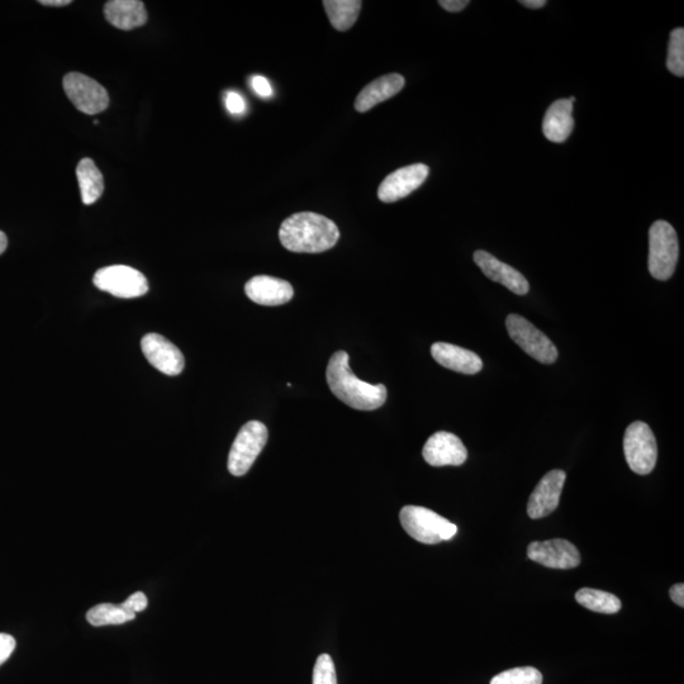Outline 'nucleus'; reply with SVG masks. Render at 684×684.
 <instances>
[{"label":"nucleus","mask_w":684,"mask_h":684,"mask_svg":"<svg viewBox=\"0 0 684 684\" xmlns=\"http://www.w3.org/2000/svg\"><path fill=\"white\" fill-rule=\"evenodd\" d=\"M565 479H567V474L558 469L551 470L541 478L527 503V515L532 520L543 519L557 510Z\"/></svg>","instance_id":"12"},{"label":"nucleus","mask_w":684,"mask_h":684,"mask_svg":"<svg viewBox=\"0 0 684 684\" xmlns=\"http://www.w3.org/2000/svg\"><path fill=\"white\" fill-rule=\"evenodd\" d=\"M527 557L551 569H573L581 564V554L570 541L554 539L548 541H532L527 548Z\"/></svg>","instance_id":"10"},{"label":"nucleus","mask_w":684,"mask_h":684,"mask_svg":"<svg viewBox=\"0 0 684 684\" xmlns=\"http://www.w3.org/2000/svg\"><path fill=\"white\" fill-rule=\"evenodd\" d=\"M399 520L407 534L422 544H439L441 541L453 539L458 532V526L453 522L425 507H403L399 513Z\"/></svg>","instance_id":"3"},{"label":"nucleus","mask_w":684,"mask_h":684,"mask_svg":"<svg viewBox=\"0 0 684 684\" xmlns=\"http://www.w3.org/2000/svg\"><path fill=\"white\" fill-rule=\"evenodd\" d=\"M141 349L147 361L159 372L170 377L183 372L185 360L182 351L164 336L147 334L141 341Z\"/></svg>","instance_id":"13"},{"label":"nucleus","mask_w":684,"mask_h":684,"mask_svg":"<svg viewBox=\"0 0 684 684\" xmlns=\"http://www.w3.org/2000/svg\"><path fill=\"white\" fill-rule=\"evenodd\" d=\"M95 287L123 299L139 298L149 292V283L139 270L126 265L99 269L93 279Z\"/></svg>","instance_id":"7"},{"label":"nucleus","mask_w":684,"mask_h":684,"mask_svg":"<svg viewBox=\"0 0 684 684\" xmlns=\"http://www.w3.org/2000/svg\"><path fill=\"white\" fill-rule=\"evenodd\" d=\"M669 596H671L672 601L674 603H676V605L683 607L684 606V584L683 583L674 584V586L671 588V591H669Z\"/></svg>","instance_id":"33"},{"label":"nucleus","mask_w":684,"mask_h":684,"mask_svg":"<svg viewBox=\"0 0 684 684\" xmlns=\"http://www.w3.org/2000/svg\"><path fill=\"white\" fill-rule=\"evenodd\" d=\"M63 84L66 95L80 112L95 116L108 108L109 95L106 88L89 76L70 73L64 76Z\"/></svg>","instance_id":"9"},{"label":"nucleus","mask_w":684,"mask_h":684,"mask_svg":"<svg viewBox=\"0 0 684 684\" xmlns=\"http://www.w3.org/2000/svg\"><path fill=\"white\" fill-rule=\"evenodd\" d=\"M87 619L90 625L101 627L107 625H122L128 621L136 619V615L131 614L121 605L113 603H102L88 611Z\"/></svg>","instance_id":"24"},{"label":"nucleus","mask_w":684,"mask_h":684,"mask_svg":"<svg viewBox=\"0 0 684 684\" xmlns=\"http://www.w3.org/2000/svg\"><path fill=\"white\" fill-rule=\"evenodd\" d=\"M82 201L87 206L98 201L102 197L104 190V180L101 170L97 168L94 161L89 158L80 160L76 168Z\"/></svg>","instance_id":"21"},{"label":"nucleus","mask_w":684,"mask_h":684,"mask_svg":"<svg viewBox=\"0 0 684 684\" xmlns=\"http://www.w3.org/2000/svg\"><path fill=\"white\" fill-rule=\"evenodd\" d=\"M520 4L531 9H538L546 6L545 0H521Z\"/></svg>","instance_id":"35"},{"label":"nucleus","mask_w":684,"mask_h":684,"mask_svg":"<svg viewBox=\"0 0 684 684\" xmlns=\"http://www.w3.org/2000/svg\"><path fill=\"white\" fill-rule=\"evenodd\" d=\"M491 684H543V674L532 667L513 668L497 674Z\"/></svg>","instance_id":"26"},{"label":"nucleus","mask_w":684,"mask_h":684,"mask_svg":"<svg viewBox=\"0 0 684 684\" xmlns=\"http://www.w3.org/2000/svg\"><path fill=\"white\" fill-rule=\"evenodd\" d=\"M406 80L399 74L380 76L370 83L358 95L355 101V109L360 113L368 112L378 106L379 103L388 101L394 95L401 92L405 87Z\"/></svg>","instance_id":"18"},{"label":"nucleus","mask_w":684,"mask_h":684,"mask_svg":"<svg viewBox=\"0 0 684 684\" xmlns=\"http://www.w3.org/2000/svg\"><path fill=\"white\" fill-rule=\"evenodd\" d=\"M8 246V239L6 234L4 232L0 231V255L4 253V251L7 250Z\"/></svg>","instance_id":"36"},{"label":"nucleus","mask_w":684,"mask_h":684,"mask_svg":"<svg viewBox=\"0 0 684 684\" xmlns=\"http://www.w3.org/2000/svg\"><path fill=\"white\" fill-rule=\"evenodd\" d=\"M576 601L587 610L598 614H617L621 610L619 597L612 593L600 591V589L582 588L576 593Z\"/></svg>","instance_id":"23"},{"label":"nucleus","mask_w":684,"mask_h":684,"mask_svg":"<svg viewBox=\"0 0 684 684\" xmlns=\"http://www.w3.org/2000/svg\"><path fill=\"white\" fill-rule=\"evenodd\" d=\"M474 263L481 268L482 272L488 279L493 282L500 283L506 287L508 291L517 294V296H525L530 291V284L519 270L512 268V266L502 263V261L494 258L493 255L487 251L478 250L474 253Z\"/></svg>","instance_id":"15"},{"label":"nucleus","mask_w":684,"mask_h":684,"mask_svg":"<svg viewBox=\"0 0 684 684\" xmlns=\"http://www.w3.org/2000/svg\"><path fill=\"white\" fill-rule=\"evenodd\" d=\"M363 3L360 0H325L323 7L337 31H348L355 25Z\"/></svg>","instance_id":"22"},{"label":"nucleus","mask_w":684,"mask_h":684,"mask_svg":"<svg viewBox=\"0 0 684 684\" xmlns=\"http://www.w3.org/2000/svg\"><path fill=\"white\" fill-rule=\"evenodd\" d=\"M251 83V88L254 89V92L260 97L263 98H269L272 97L273 95V88L272 85H270L269 80L264 78V76L261 75H255L253 78L250 80Z\"/></svg>","instance_id":"30"},{"label":"nucleus","mask_w":684,"mask_h":684,"mask_svg":"<svg viewBox=\"0 0 684 684\" xmlns=\"http://www.w3.org/2000/svg\"><path fill=\"white\" fill-rule=\"evenodd\" d=\"M313 684H337L334 660L329 654L318 657L313 671Z\"/></svg>","instance_id":"27"},{"label":"nucleus","mask_w":684,"mask_h":684,"mask_svg":"<svg viewBox=\"0 0 684 684\" xmlns=\"http://www.w3.org/2000/svg\"><path fill=\"white\" fill-rule=\"evenodd\" d=\"M679 245L677 232L665 221L653 223L649 231V272L653 278H672L678 263Z\"/></svg>","instance_id":"4"},{"label":"nucleus","mask_w":684,"mask_h":684,"mask_svg":"<svg viewBox=\"0 0 684 684\" xmlns=\"http://www.w3.org/2000/svg\"><path fill=\"white\" fill-rule=\"evenodd\" d=\"M40 4L47 7H65L71 4V0H40Z\"/></svg>","instance_id":"34"},{"label":"nucleus","mask_w":684,"mask_h":684,"mask_svg":"<svg viewBox=\"0 0 684 684\" xmlns=\"http://www.w3.org/2000/svg\"><path fill=\"white\" fill-rule=\"evenodd\" d=\"M506 327L511 339L531 358L541 364H553L557 361L559 353L553 342L526 318L510 315L507 317Z\"/></svg>","instance_id":"8"},{"label":"nucleus","mask_w":684,"mask_h":684,"mask_svg":"<svg viewBox=\"0 0 684 684\" xmlns=\"http://www.w3.org/2000/svg\"><path fill=\"white\" fill-rule=\"evenodd\" d=\"M16 640L8 634H0V665L6 663L16 649Z\"/></svg>","instance_id":"31"},{"label":"nucleus","mask_w":684,"mask_h":684,"mask_svg":"<svg viewBox=\"0 0 684 684\" xmlns=\"http://www.w3.org/2000/svg\"><path fill=\"white\" fill-rule=\"evenodd\" d=\"M104 16L113 27L123 31L142 27L149 19L140 0H111L104 6Z\"/></svg>","instance_id":"20"},{"label":"nucleus","mask_w":684,"mask_h":684,"mask_svg":"<svg viewBox=\"0 0 684 684\" xmlns=\"http://www.w3.org/2000/svg\"><path fill=\"white\" fill-rule=\"evenodd\" d=\"M246 296L260 306H282L294 296L293 287L287 280L259 275L245 285Z\"/></svg>","instance_id":"16"},{"label":"nucleus","mask_w":684,"mask_h":684,"mask_svg":"<svg viewBox=\"0 0 684 684\" xmlns=\"http://www.w3.org/2000/svg\"><path fill=\"white\" fill-rule=\"evenodd\" d=\"M340 239L334 221L318 213L301 212L288 217L279 230V240L292 253L318 254L332 249Z\"/></svg>","instance_id":"1"},{"label":"nucleus","mask_w":684,"mask_h":684,"mask_svg":"<svg viewBox=\"0 0 684 684\" xmlns=\"http://www.w3.org/2000/svg\"><path fill=\"white\" fill-rule=\"evenodd\" d=\"M268 436V429L259 421H250L242 426L228 455V470L232 475L242 477L249 472L263 451Z\"/></svg>","instance_id":"6"},{"label":"nucleus","mask_w":684,"mask_h":684,"mask_svg":"<svg viewBox=\"0 0 684 684\" xmlns=\"http://www.w3.org/2000/svg\"><path fill=\"white\" fill-rule=\"evenodd\" d=\"M624 451L626 462L634 473L646 475L653 472L658 459V446L652 429L645 422L636 421L627 427Z\"/></svg>","instance_id":"5"},{"label":"nucleus","mask_w":684,"mask_h":684,"mask_svg":"<svg viewBox=\"0 0 684 684\" xmlns=\"http://www.w3.org/2000/svg\"><path fill=\"white\" fill-rule=\"evenodd\" d=\"M147 605H149V600H147L144 592L133 593V595L122 603V606L133 615H137L139 612L146 610Z\"/></svg>","instance_id":"28"},{"label":"nucleus","mask_w":684,"mask_h":684,"mask_svg":"<svg viewBox=\"0 0 684 684\" xmlns=\"http://www.w3.org/2000/svg\"><path fill=\"white\" fill-rule=\"evenodd\" d=\"M429 166L413 164L393 171L379 185L378 198L384 203H393L410 196L429 177Z\"/></svg>","instance_id":"11"},{"label":"nucleus","mask_w":684,"mask_h":684,"mask_svg":"<svg viewBox=\"0 0 684 684\" xmlns=\"http://www.w3.org/2000/svg\"><path fill=\"white\" fill-rule=\"evenodd\" d=\"M440 6L445 9V11L456 13L463 11L465 7L468 6V0H440Z\"/></svg>","instance_id":"32"},{"label":"nucleus","mask_w":684,"mask_h":684,"mask_svg":"<svg viewBox=\"0 0 684 684\" xmlns=\"http://www.w3.org/2000/svg\"><path fill=\"white\" fill-rule=\"evenodd\" d=\"M227 111L234 116H241L246 111V102L242 95L236 92H227L225 97Z\"/></svg>","instance_id":"29"},{"label":"nucleus","mask_w":684,"mask_h":684,"mask_svg":"<svg viewBox=\"0 0 684 684\" xmlns=\"http://www.w3.org/2000/svg\"><path fill=\"white\" fill-rule=\"evenodd\" d=\"M326 378L331 392L354 410H378L387 401V388L383 384L373 386L356 377L349 367V354L346 351H337L332 355Z\"/></svg>","instance_id":"2"},{"label":"nucleus","mask_w":684,"mask_h":684,"mask_svg":"<svg viewBox=\"0 0 684 684\" xmlns=\"http://www.w3.org/2000/svg\"><path fill=\"white\" fill-rule=\"evenodd\" d=\"M422 455L432 467H459L468 459V451L463 441L450 432L440 431L426 441Z\"/></svg>","instance_id":"14"},{"label":"nucleus","mask_w":684,"mask_h":684,"mask_svg":"<svg viewBox=\"0 0 684 684\" xmlns=\"http://www.w3.org/2000/svg\"><path fill=\"white\" fill-rule=\"evenodd\" d=\"M431 355L437 363L456 373L473 375L481 372L483 361L473 351L460 346L436 342L431 346Z\"/></svg>","instance_id":"17"},{"label":"nucleus","mask_w":684,"mask_h":684,"mask_svg":"<svg viewBox=\"0 0 684 684\" xmlns=\"http://www.w3.org/2000/svg\"><path fill=\"white\" fill-rule=\"evenodd\" d=\"M576 98L559 99L545 113L543 132L551 142L562 144L568 139L574 128L573 103Z\"/></svg>","instance_id":"19"},{"label":"nucleus","mask_w":684,"mask_h":684,"mask_svg":"<svg viewBox=\"0 0 684 684\" xmlns=\"http://www.w3.org/2000/svg\"><path fill=\"white\" fill-rule=\"evenodd\" d=\"M667 68L672 74L682 78L684 75V30L676 28L669 40Z\"/></svg>","instance_id":"25"}]
</instances>
